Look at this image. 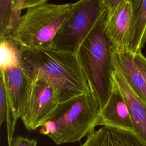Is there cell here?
Returning <instances> with one entry per match:
<instances>
[{"label": "cell", "instance_id": "6da1fadb", "mask_svg": "<svg viewBox=\"0 0 146 146\" xmlns=\"http://www.w3.org/2000/svg\"><path fill=\"white\" fill-rule=\"evenodd\" d=\"M20 66L29 80H46L64 104L91 91L77 54L47 47L19 48Z\"/></svg>", "mask_w": 146, "mask_h": 146}, {"label": "cell", "instance_id": "7a4b0ae2", "mask_svg": "<svg viewBox=\"0 0 146 146\" xmlns=\"http://www.w3.org/2000/svg\"><path fill=\"white\" fill-rule=\"evenodd\" d=\"M100 110L98 99L90 91L61 104L53 117L40 127V133L57 145L79 141L97 127Z\"/></svg>", "mask_w": 146, "mask_h": 146}, {"label": "cell", "instance_id": "3957f363", "mask_svg": "<svg viewBox=\"0 0 146 146\" xmlns=\"http://www.w3.org/2000/svg\"><path fill=\"white\" fill-rule=\"evenodd\" d=\"M106 11L99 19L77 51V56L91 91L100 109L112 88L111 44L103 31Z\"/></svg>", "mask_w": 146, "mask_h": 146}, {"label": "cell", "instance_id": "277c9868", "mask_svg": "<svg viewBox=\"0 0 146 146\" xmlns=\"http://www.w3.org/2000/svg\"><path fill=\"white\" fill-rule=\"evenodd\" d=\"M71 3L56 4L38 0L21 15L12 39L19 48L51 47L53 39L66 17Z\"/></svg>", "mask_w": 146, "mask_h": 146}, {"label": "cell", "instance_id": "5b68a950", "mask_svg": "<svg viewBox=\"0 0 146 146\" xmlns=\"http://www.w3.org/2000/svg\"><path fill=\"white\" fill-rule=\"evenodd\" d=\"M105 11L103 0H80L71 3L51 47L76 54L85 38Z\"/></svg>", "mask_w": 146, "mask_h": 146}, {"label": "cell", "instance_id": "8992f818", "mask_svg": "<svg viewBox=\"0 0 146 146\" xmlns=\"http://www.w3.org/2000/svg\"><path fill=\"white\" fill-rule=\"evenodd\" d=\"M60 104L52 84L43 79L28 80L19 119L27 130L34 131L51 119Z\"/></svg>", "mask_w": 146, "mask_h": 146}, {"label": "cell", "instance_id": "52a82bcc", "mask_svg": "<svg viewBox=\"0 0 146 146\" xmlns=\"http://www.w3.org/2000/svg\"><path fill=\"white\" fill-rule=\"evenodd\" d=\"M106 8L103 31L115 53L128 51L133 18L131 0H103Z\"/></svg>", "mask_w": 146, "mask_h": 146}, {"label": "cell", "instance_id": "ba28073f", "mask_svg": "<svg viewBox=\"0 0 146 146\" xmlns=\"http://www.w3.org/2000/svg\"><path fill=\"white\" fill-rule=\"evenodd\" d=\"M111 64L112 79L127 106L134 133L146 144V103L132 89L112 59Z\"/></svg>", "mask_w": 146, "mask_h": 146}, {"label": "cell", "instance_id": "9c48e42d", "mask_svg": "<svg viewBox=\"0 0 146 146\" xmlns=\"http://www.w3.org/2000/svg\"><path fill=\"white\" fill-rule=\"evenodd\" d=\"M107 127L134 133L132 119L119 88L112 79V88L105 105L100 109L97 126Z\"/></svg>", "mask_w": 146, "mask_h": 146}, {"label": "cell", "instance_id": "30bf717a", "mask_svg": "<svg viewBox=\"0 0 146 146\" xmlns=\"http://www.w3.org/2000/svg\"><path fill=\"white\" fill-rule=\"evenodd\" d=\"M7 100L11 110L13 125H15L20 117L24 102L28 79L21 66L1 71Z\"/></svg>", "mask_w": 146, "mask_h": 146}, {"label": "cell", "instance_id": "8fae6325", "mask_svg": "<svg viewBox=\"0 0 146 146\" xmlns=\"http://www.w3.org/2000/svg\"><path fill=\"white\" fill-rule=\"evenodd\" d=\"M80 146H146L133 132L102 127L94 130Z\"/></svg>", "mask_w": 146, "mask_h": 146}, {"label": "cell", "instance_id": "7c38bea8", "mask_svg": "<svg viewBox=\"0 0 146 146\" xmlns=\"http://www.w3.org/2000/svg\"><path fill=\"white\" fill-rule=\"evenodd\" d=\"M111 59L132 89L146 103V84L135 62L134 54L129 51L121 53L112 51Z\"/></svg>", "mask_w": 146, "mask_h": 146}, {"label": "cell", "instance_id": "4fadbf2b", "mask_svg": "<svg viewBox=\"0 0 146 146\" xmlns=\"http://www.w3.org/2000/svg\"><path fill=\"white\" fill-rule=\"evenodd\" d=\"M133 18L128 51L135 54L141 51L146 42V0H131Z\"/></svg>", "mask_w": 146, "mask_h": 146}, {"label": "cell", "instance_id": "5bb4252c", "mask_svg": "<svg viewBox=\"0 0 146 146\" xmlns=\"http://www.w3.org/2000/svg\"><path fill=\"white\" fill-rule=\"evenodd\" d=\"M19 47L11 39H0V70L5 71L20 66Z\"/></svg>", "mask_w": 146, "mask_h": 146}, {"label": "cell", "instance_id": "9a60e30c", "mask_svg": "<svg viewBox=\"0 0 146 146\" xmlns=\"http://www.w3.org/2000/svg\"><path fill=\"white\" fill-rule=\"evenodd\" d=\"M11 6V0L0 1V35L6 30L10 16Z\"/></svg>", "mask_w": 146, "mask_h": 146}, {"label": "cell", "instance_id": "2e32d148", "mask_svg": "<svg viewBox=\"0 0 146 146\" xmlns=\"http://www.w3.org/2000/svg\"><path fill=\"white\" fill-rule=\"evenodd\" d=\"M134 60L146 84V58L142 54L141 51L134 54Z\"/></svg>", "mask_w": 146, "mask_h": 146}, {"label": "cell", "instance_id": "e0dca14e", "mask_svg": "<svg viewBox=\"0 0 146 146\" xmlns=\"http://www.w3.org/2000/svg\"><path fill=\"white\" fill-rule=\"evenodd\" d=\"M37 141L35 139H29L20 135L14 137L10 146H36Z\"/></svg>", "mask_w": 146, "mask_h": 146}]
</instances>
